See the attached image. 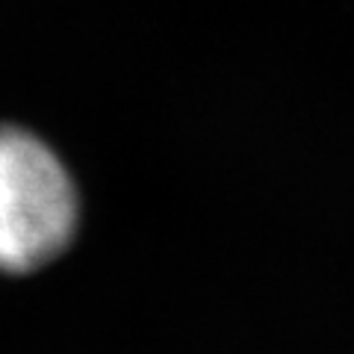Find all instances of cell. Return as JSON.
<instances>
[{
  "mask_svg": "<svg viewBox=\"0 0 354 354\" xmlns=\"http://www.w3.org/2000/svg\"><path fill=\"white\" fill-rule=\"evenodd\" d=\"M77 189L62 160L39 136L0 127V269L36 272L68 248Z\"/></svg>",
  "mask_w": 354,
  "mask_h": 354,
  "instance_id": "cell-1",
  "label": "cell"
}]
</instances>
